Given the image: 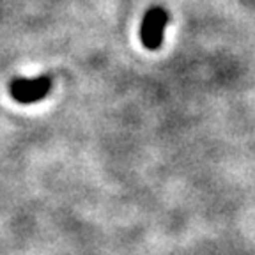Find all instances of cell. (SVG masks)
Masks as SVG:
<instances>
[{
  "mask_svg": "<svg viewBox=\"0 0 255 255\" xmlns=\"http://www.w3.org/2000/svg\"><path fill=\"white\" fill-rule=\"evenodd\" d=\"M168 20H170L168 11L159 7V5L151 7L145 12L142 25H140V39H142V44L147 50H158L161 46Z\"/></svg>",
  "mask_w": 255,
  "mask_h": 255,
  "instance_id": "obj_2",
  "label": "cell"
},
{
  "mask_svg": "<svg viewBox=\"0 0 255 255\" xmlns=\"http://www.w3.org/2000/svg\"><path fill=\"white\" fill-rule=\"evenodd\" d=\"M52 78L46 75L37 78H14L9 82V94L18 103L32 105L44 100L52 91Z\"/></svg>",
  "mask_w": 255,
  "mask_h": 255,
  "instance_id": "obj_1",
  "label": "cell"
}]
</instances>
